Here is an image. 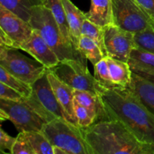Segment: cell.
<instances>
[{"label":"cell","mask_w":154,"mask_h":154,"mask_svg":"<svg viewBox=\"0 0 154 154\" xmlns=\"http://www.w3.org/2000/svg\"><path fill=\"white\" fill-rule=\"evenodd\" d=\"M100 97L108 119L119 120L140 141L154 146V114L130 90H104Z\"/></svg>","instance_id":"1"},{"label":"cell","mask_w":154,"mask_h":154,"mask_svg":"<svg viewBox=\"0 0 154 154\" xmlns=\"http://www.w3.org/2000/svg\"><path fill=\"white\" fill-rule=\"evenodd\" d=\"M81 130L93 154H154V146L140 141L117 120H101Z\"/></svg>","instance_id":"2"},{"label":"cell","mask_w":154,"mask_h":154,"mask_svg":"<svg viewBox=\"0 0 154 154\" xmlns=\"http://www.w3.org/2000/svg\"><path fill=\"white\" fill-rule=\"evenodd\" d=\"M29 23L33 29L39 32L60 61L77 60L87 63V60L80 51L66 42L52 12L46 5L35 7Z\"/></svg>","instance_id":"3"},{"label":"cell","mask_w":154,"mask_h":154,"mask_svg":"<svg viewBox=\"0 0 154 154\" xmlns=\"http://www.w3.org/2000/svg\"><path fill=\"white\" fill-rule=\"evenodd\" d=\"M42 132L53 147H60L67 154H93L81 128L65 118L46 123Z\"/></svg>","instance_id":"4"},{"label":"cell","mask_w":154,"mask_h":154,"mask_svg":"<svg viewBox=\"0 0 154 154\" xmlns=\"http://www.w3.org/2000/svg\"><path fill=\"white\" fill-rule=\"evenodd\" d=\"M48 71L32 84L31 94L24 98V101L46 123L57 118H65L64 111L48 80Z\"/></svg>","instance_id":"5"},{"label":"cell","mask_w":154,"mask_h":154,"mask_svg":"<svg viewBox=\"0 0 154 154\" xmlns=\"http://www.w3.org/2000/svg\"><path fill=\"white\" fill-rule=\"evenodd\" d=\"M57 78L75 90H85L100 95L103 87L87 69V63L77 60H65L49 69Z\"/></svg>","instance_id":"6"},{"label":"cell","mask_w":154,"mask_h":154,"mask_svg":"<svg viewBox=\"0 0 154 154\" xmlns=\"http://www.w3.org/2000/svg\"><path fill=\"white\" fill-rule=\"evenodd\" d=\"M13 48H0V66L25 82L32 84L48 70L36 60H32Z\"/></svg>","instance_id":"7"},{"label":"cell","mask_w":154,"mask_h":154,"mask_svg":"<svg viewBox=\"0 0 154 154\" xmlns=\"http://www.w3.org/2000/svg\"><path fill=\"white\" fill-rule=\"evenodd\" d=\"M0 48L20 50L32 34L33 28L29 23L0 5Z\"/></svg>","instance_id":"8"},{"label":"cell","mask_w":154,"mask_h":154,"mask_svg":"<svg viewBox=\"0 0 154 154\" xmlns=\"http://www.w3.org/2000/svg\"><path fill=\"white\" fill-rule=\"evenodd\" d=\"M113 23L131 32H138L153 20L136 0H112Z\"/></svg>","instance_id":"9"},{"label":"cell","mask_w":154,"mask_h":154,"mask_svg":"<svg viewBox=\"0 0 154 154\" xmlns=\"http://www.w3.org/2000/svg\"><path fill=\"white\" fill-rule=\"evenodd\" d=\"M0 110L7 114L20 132L42 131L46 122L23 100L11 101L0 99Z\"/></svg>","instance_id":"10"},{"label":"cell","mask_w":154,"mask_h":154,"mask_svg":"<svg viewBox=\"0 0 154 154\" xmlns=\"http://www.w3.org/2000/svg\"><path fill=\"white\" fill-rule=\"evenodd\" d=\"M107 57L128 63L132 50L136 47L134 33L114 23L103 27Z\"/></svg>","instance_id":"11"},{"label":"cell","mask_w":154,"mask_h":154,"mask_svg":"<svg viewBox=\"0 0 154 154\" xmlns=\"http://www.w3.org/2000/svg\"><path fill=\"white\" fill-rule=\"evenodd\" d=\"M20 50L27 52L48 69H51L60 62L57 54L42 38L39 32L33 29L29 38L22 45Z\"/></svg>","instance_id":"12"},{"label":"cell","mask_w":154,"mask_h":154,"mask_svg":"<svg viewBox=\"0 0 154 154\" xmlns=\"http://www.w3.org/2000/svg\"><path fill=\"white\" fill-rule=\"evenodd\" d=\"M48 78L59 103L61 105L66 120L78 126L74 108L75 89L59 79L48 69Z\"/></svg>","instance_id":"13"},{"label":"cell","mask_w":154,"mask_h":154,"mask_svg":"<svg viewBox=\"0 0 154 154\" xmlns=\"http://www.w3.org/2000/svg\"><path fill=\"white\" fill-rule=\"evenodd\" d=\"M128 63L133 74L154 84V54L135 47Z\"/></svg>","instance_id":"14"},{"label":"cell","mask_w":154,"mask_h":154,"mask_svg":"<svg viewBox=\"0 0 154 154\" xmlns=\"http://www.w3.org/2000/svg\"><path fill=\"white\" fill-rule=\"evenodd\" d=\"M63 6L69 26L70 36L74 47L78 50V43L81 36V29L84 20L87 19L86 13L81 11L71 0H63Z\"/></svg>","instance_id":"15"},{"label":"cell","mask_w":154,"mask_h":154,"mask_svg":"<svg viewBox=\"0 0 154 154\" xmlns=\"http://www.w3.org/2000/svg\"><path fill=\"white\" fill-rule=\"evenodd\" d=\"M74 96L77 102L89 110L96 119V123L101 120H108V116L100 95H96L85 90H75Z\"/></svg>","instance_id":"16"},{"label":"cell","mask_w":154,"mask_h":154,"mask_svg":"<svg viewBox=\"0 0 154 154\" xmlns=\"http://www.w3.org/2000/svg\"><path fill=\"white\" fill-rule=\"evenodd\" d=\"M86 17L102 27L113 23L112 0H91V7Z\"/></svg>","instance_id":"17"},{"label":"cell","mask_w":154,"mask_h":154,"mask_svg":"<svg viewBox=\"0 0 154 154\" xmlns=\"http://www.w3.org/2000/svg\"><path fill=\"white\" fill-rule=\"evenodd\" d=\"M130 90L143 104L154 114V84L132 73Z\"/></svg>","instance_id":"18"},{"label":"cell","mask_w":154,"mask_h":154,"mask_svg":"<svg viewBox=\"0 0 154 154\" xmlns=\"http://www.w3.org/2000/svg\"><path fill=\"white\" fill-rule=\"evenodd\" d=\"M105 59L113 82L118 88H128L132 81V75L129 63L109 57H106Z\"/></svg>","instance_id":"19"},{"label":"cell","mask_w":154,"mask_h":154,"mask_svg":"<svg viewBox=\"0 0 154 154\" xmlns=\"http://www.w3.org/2000/svg\"><path fill=\"white\" fill-rule=\"evenodd\" d=\"M46 2L47 0H0V5L29 22L32 9L37 6L45 5Z\"/></svg>","instance_id":"20"},{"label":"cell","mask_w":154,"mask_h":154,"mask_svg":"<svg viewBox=\"0 0 154 154\" xmlns=\"http://www.w3.org/2000/svg\"><path fill=\"white\" fill-rule=\"evenodd\" d=\"M45 5L52 12L54 18L56 19V21H57L59 26H60L62 34L63 35L66 42L69 45H72V47H74L70 36L69 26V24H68L67 19H66V11H65L64 6H63V0H47Z\"/></svg>","instance_id":"21"},{"label":"cell","mask_w":154,"mask_h":154,"mask_svg":"<svg viewBox=\"0 0 154 154\" xmlns=\"http://www.w3.org/2000/svg\"><path fill=\"white\" fill-rule=\"evenodd\" d=\"M78 51L87 60H90L93 66L105 58L100 47L93 39L83 35L79 39Z\"/></svg>","instance_id":"22"},{"label":"cell","mask_w":154,"mask_h":154,"mask_svg":"<svg viewBox=\"0 0 154 154\" xmlns=\"http://www.w3.org/2000/svg\"><path fill=\"white\" fill-rule=\"evenodd\" d=\"M21 132L30 144L35 154H54L52 144L42 131Z\"/></svg>","instance_id":"23"},{"label":"cell","mask_w":154,"mask_h":154,"mask_svg":"<svg viewBox=\"0 0 154 154\" xmlns=\"http://www.w3.org/2000/svg\"><path fill=\"white\" fill-rule=\"evenodd\" d=\"M0 82L14 89L25 98L29 97L32 90V84L14 76L2 66H0Z\"/></svg>","instance_id":"24"},{"label":"cell","mask_w":154,"mask_h":154,"mask_svg":"<svg viewBox=\"0 0 154 154\" xmlns=\"http://www.w3.org/2000/svg\"><path fill=\"white\" fill-rule=\"evenodd\" d=\"M81 35L93 39L100 47L105 57H107V52L105 47V40H104L103 27L86 19L81 29Z\"/></svg>","instance_id":"25"},{"label":"cell","mask_w":154,"mask_h":154,"mask_svg":"<svg viewBox=\"0 0 154 154\" xmlns=\"http://www.w3.org/2000/svg\"><path fill=\"white\" fill-rule=\"evenodd\" d=\"M136 47L154 54V20L144 29L134 33Z\"/></svg>","instance_id":"26"},{"label":"cell","mask_w":154,"mask_h":154,"mask_svg":"<svg viewBox=\"0 0 154 154\" xmlns=\"http://www.w3.org/2000/svg\"><path fill=\"white\" fill-rule=\"evenodd\" d=\"M93 76L97 82L103 87L104 90H112V89L118 88L113 82L105 57L94 66Z\"/></svg>","instance_id":"27"},{"label":"cell","mask_w":154,"mask_h":154,"mask_svg":"<svg viewBox=\"0 0 154 154\" xmlns=\"http://www.w3.org/2000/svg\"><path fill=\"white\" fill-rule=\"evenodd\" d=\"M74 108L78 125L80 128L84 129L89 127L96 123V119L89 111V110L77 102L75 99H74Z\"/></svg>","instance_id":"28"},{"label":"cell","mask_w":154,"mask_h":154,"mask_svg":"<svg viewBox=\"0 0 154 154\" xmlns=\"http://www.w3.org/2000/svg\"><path fill=\"white\" fill-rule=\"evenodd\" d=\"M11 154H35L32 148L22 132H20L16 137V141L12 148Z\"/></svg>","instance_id":"29"},{"label":"cell","mask_w":154,"mask_h":154,"mask_svg":"<svg viewBox=\"0 0 154 154\" xmlns=\"http://www.w3.org/2000/svg\"><path fill=\"white\" fill-rule=\"evenodd\" d=\"M0 90H1L0 99L18 102V101L23 100L24 98H25L19 92L2 82H0Z\"/></svg>","instance_id":"30"},{"label":"cell","mask_w":154,"mask_h":154,"mask_svg":"<svg viewBox=\"0 0 154 154\" xmlns=\"http://www.w3.org/2000/svg\"><path fill=\"white\" fill-rule=\"evenodd\" d=\"M16 138L10 136L2 129L0 131V150L2 153H11L12 148L14 144Z\"/></svg>","instance_id":"31"},{"label":"cell","mask_w":154,"mask_h":154,"mask_svg":"<svg viewBox=\"0 0 154 154\" xmlns=\"http://www.w3.org/2000/svg\"><path fill=\"white\" fill-rule=\"evenodd\" d=\"M141 8L154 20V0H136Z\"/></svg>","instance_id":"32"},{"label":"cell","mask_w":154,"mask_h":154,"mask_svg":"<svg viewBox=\"0 0 154 154\" xmlns=\"http://www.w3.org/2000/svg\"><path fill=\"white\" fill-rule=\"evenodd\" d=\"M54 147V154H67L65 150L63 149L60 148V147Z\"/></svg>","instance_id":"33"}]
</instances>
